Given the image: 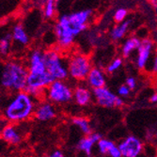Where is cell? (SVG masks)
Here are the masks:
<instances>
[{
    "label": "cell",
    "mask_w": 157,
    "mask_h": 157,
    "mask_svg": "<svg viewBox=\"0 0 157 157\" xmlns=\"http://www.w3.org/2000/svg\"><path fill=\"white\" fill-rule=\"evenodd\" d=\"M26 66L28 77L25 90L36 99L44 96L46 89L55 81L45 63V51L34 49L28 55Z\"/></svg>",
    "instance_id": "cell-2"
},
{
    "label": "cell",
    "mask_w": 157,
    "mask_h": 157,
    "mask_svg": "<svg viewBox=\"0 0 157 157\" xmlns=\"http://www.w3.org/2000/svg\"><path fill=\"white\" fill-rule=\"evenodd\" d=\"M155 157H157V155H156V156H155Z\"/></svg>",
    "instance_id": "cell-35"
},
{
    "label": "cell",
    "mask_w": 157,
    "mask_h": 157,
    "mask_svg": "<svg viewBox=\"0 0 157 157\" xmlns=\"http://www.w3.org/2000/svg\"><path fill=\"white\" fill-rule=\"evenodd\" d=\"M155 53L154 41L150 38H144L141 40V44L136 52V67L140 71H146L150 60Z\"/></svg>",
    "instance_id": "cell-11"
},
{
    "label": "cell",
    "mask_w": 157,
    "mask_h": 157,
    "mask_svg": "<svg viewBox=\"0 0 157 157\" xmlns=\"http://www.w3.org/2000/svg\"><path fill=\"white\" fill-rule=\"evenodd\" d=\"M46 157H66V156L61 150H54L50 153H48Z\"/></svg>",
    "instance_id": "cell-28"
},
{
    "label": "cell",
    "mask_w": 157,
    "mask_h": 157,
    "mask_svg": "<svg viewBox=\"0 0 157 157\" xmlns=\"http://www.w3.org/2000/svg\"><path fill=\"white\" fill-rule=\"evenodd\" d=\"M12 41L13 38L11 32H7L5 35L2 36L1 40H0V53L3 56H7L10 52Z\"/></svg>",
    "instance_id": "cell-21"
},
{
    "label": "cell",
    "mask_w": 157,
    "mask_h": 157,
    "mask_svg": "<svg viewBox=\"0 0 157 157\" xmlns=\"http://www.w3.org/2000/svg\"><path fill=\"white\" fill-rule=\"evenodd\" d=\"M69 75L75 81H86L93 68L91 59L84 54H74L67 59Z\"/></svg>",
    "instance_id": "cell-6"
},
{
    "label": "cell",
    "mask_w": 157,
    "mask_h": 157,
    "mask_svg": "<svg viewBox=\"0 0 157 157\" xmlns=\"http://www.w3.org/2000/svg\"><path fill=\"white\" fill-rule=\"evenodd\" d=\"M71 121H72V124L75 128H77L79 132L84 136H89L93 133L91 123L88 118L83 116H75L72 119Z\"/></svg>",
    "instance_id": "cell-19"
},
{
    "label": "cell",
    "mask_w": 157,
    "mask_h": 157,
    "mask_svg": "<svg viewBox=\"0 0 157 157\" xmlns=\"http://www.w3.org/2000/svg\"><path fill=\"white\" fill-rule=\"evenodd\" d=\"M106 72L100 67H93L85 83L93 90L106 87Z\"/></svg>",
    "instance_id": "cell-16"
},
{
    "label": "cell",
    "mask_w": 157,
    "mask_h": 157,
    "mask_svg": "<svg viewBox=\"0 0 157 157\" xmlns=\"http://www.w3.org/2000/svg\"><path fill=\"white\" fill-rule=\"evenodd\" d=\"M25 123L15 124L7 122L1 128V138L4 142L10 145H18L23 141L26 135V129L23 127Z\"/></svg>",
    "instance_id": "cell-10"
},
{
    "label": "cell",
    "mask_w": 157,
    "mask_h": 157,
    "mask_svg": "<svg viewBox=\"0 0 157 157\" xmlns=\"http://www.w3.org/2000/svg\"><path fill=\"white\" fill-rule=\"evenodd\" d=\"M155 19H156V23H157V11H156V14H155Z\"/></svg>",
    "instance_id": "cell-33"
},
{
    "label": "cell",
    "mask_w": 157,
    "mask_h": 157,
    "mask_svg": "<svg viewBox=\"0 0 157 157\" xmlns=\"http://www.w3.org/2000/svg\"><path fill=\"white\" fill-rule=\"evenodd\" d=\"M149 101H150V103L152 104V105H157V92H153V93L150 96Z\"/></svg>",
    "instance_id": "cell-29"
},
{
    "label": "cell",
    "mask_w": 157,
    "mask_h": 157,
    "mask_svg": "<svg viewBox=\"0 0 157 157\" xmlns=\"http://www.w3.org/2000/svg\"><path fill=\"white\" fill-rule=\"evenodd\" d=\"M28 77L26 63L19 59H8L1 68V87L9 94L25 90Z\"/></svg>",
    "instance_id": "cell-4"
},
{
    "label": "cell",
    "mask_w": 157,
    "mask_h": 157,
    "mask_svg": "<svg viewBox=\"0 0 157 157\" xmlns=\"http://www.w3.org/2000/svg\"><path fill=\"white\" fill-rule=\"evenodd\" d=\"M93 157H104V156H101V155H98V154H97V155H95V156H93Z\"/></svg>",
    "instance_id": "cell-32"
},
{
    "label": "cell",
    "mask_w": 157,
    "mask_h": 157,
    "mask_svg": "<svg viewBox=\"0 0 157 157\" xmlns=\"http://www.w3.org/2000/svg\"><path fill=\"white\" fill-rule=\"evenodd\" d=\"M96 151L98 155L104 157H122L119 145L112 139L102 137L99 140L96 146Z\"/></svg>",
    "instance_id": "cell-15"
},
{
    "label": "cell",
    "mask_w": 157,
    "mask_h": 157,
    "mask_svg": "<svg viewBox=\"0 0 157 157\" xmlns=\"http://www.w3.org/2000/svg\"><path fill=\"white\" fill-rule=\"evenodd\" d=\"M56 117V109L54 104L48 100H40L36 106L34 118L40 122H48Z\"/></svg>",
    "instance_id": "cell-13"
},
{
    "label": "cell",
    "mask_w": 157,
    "mask_h": 157,
    "mask_svg": "<svg viewBox=\"0 0 157 157\" xmlns=\"http://www.w3.org/2000/svg\"><path fill=\"white\" fill-rule=\"evenodd\" d=\"M44 97L55 105H63L74 101V88L67 80H55L46 89Z\"/></svg>",
    "instance_id": "cell-5"
},
{
    "label": "cell",
    "mask_w": 157,
    "mask_h": 157,
    "mask_svg": "<svg viewBox=\"0 0 157 157\" xmlns=\"http://www.w3.org/2000/svg\"><path fill=\"white\" fill-rule=\"evenodd\" d=\"M55 0H46L44 4V15L46 19H51L55 15L56 11V4Z\"/></svg>",
    "instance_id": "cell-23"
},
{
    "label": "cell",
    "mask_w": 157,
    "mask_h": 157,
    "mask_svg": "<svg viewBox=\"0 0 157 157\" xmlns=\"http://www.w3.org/2000/svg\"><path fill=\"white\" fill-rule=\"evenodd\" d=\"M45 63L48 72L55 80H67L69 75L68 64L59 52L56 50L45 51Z\"/></svg>",
    "instance_id": "cell-7"
},
{
    "label": "cell",
    "mask_w": 157,
    "mask_h": 157,
    "mask_svg": "<svg viewBox=\"0 0 157 157\" xmlns=\"http://www.w3.org/2000/svg\"><path fill=\"white\" fill-rule=\"evenodd\" d=\"M150 2L151 4V6L155 9H157V0H150Z\"/></svg>",
    "instance_id": "cell-30"
},
{
    "label": "cell",
    "mask_w": 157,
    "mask_h": 157,
    "mask_svg": "<svg viewBox=\"0 0 157 157\" xmlns=\"http://www.w3.org/2000/svg\"><path fill=\"white\" fill-rule=\"evenodd\" d=\"M122 65H123L122 58H121V56H117V58L113 59L109 62V64L106 66L105 72L108 75H113V74H115L116 72H118V71L122 67Z\"/></svg>",
    "instance_id": "cell-22"
},
{
    "label": "cell",
    "mask_w": 157,
    "mask_h": 157,
    "mask_svg": "<svg viewBox=\"0 0 157 157\" xmlns=\"http://www.w3.org/2000/svg\"><path fill=\"white\" fill-rule=\"evenodd\" d=\"M131 20H126L122 23L117 24L110 31V38L114 41H119L122 40L127 34L131 25Z\"/></svg>",
    "instance_id": "cell-20"
},
{
    "label": "cell",
    "mask_w": 157,
    "mask_h": 157,
    "mask_svg": "<svg viewBox=\"0 0 157 157\" xmlns=\"http://www.w3.org/2000/svg\"><path fill=\"white\" fill-rule=\"evenodd\" d=\"M103 136L100 133L93 132L89 136H84L76 143V150L85 157H93L94 149H96L97 143Z\"/></svg>",
    "instance_id": "cell-12"
},
{
    "label": "cell",
    "mask_w": 157,
    "mask_h": 157,
    "mask_svg": "<svg viewBox=\"0 0 157 157\" xmlns=\"http://www.w3.org/2000/svg\"><path fill=\"white\" fill-rule=\"evenodd\" d=\"M93 101V90L86 83H79L74 88V102L81 106H89Z\"/></svg>",
    "instance_id": "cell-14"
},
{
    "label": "cell",
    "mask_w": 157,
    "mask_h": 157,
    "mask_svg": "<svg viewBox=\"0 0 157 157\" xmlns=\"http://www.w3.org/2000/svg\"><path fill=\"white\" fill-rule=\"evenodd\" d=\"M127 10L126 9H123V8H121V9H118L115 13H114V20L117 24H120V23H122L125 21V18L127 16Z\"/></svg>",
    "instance_id": "cell-25"
},
{
    "label": "cell",
    "mask_w": 157,
    "mask_h": 157,
    "mask_svg": "<svg viewBox=\"0 0 157 157\" xmlns=\"http://www.w3.org/2000/svg\"><path fill=\"white\" fill-rule=\"evenodd\" d=\"M38 99L26 90L10 94L2 106V115L9 123H25L34 118Z\"/></svg>",
    "instance_id": "cell-3"
},
{
    "label": "cell",
    "mask_w": 157,
    "mask_h": 157,
    "mask_svg": "<svg viewBox=\"0 0 157 157\" xmlns=\"http://www.w3.org/2000/svg\"><path fill=\"white\" fill-rule=\"evenodd\" d=\"M13 41H15L16 44L22 45V46H26L29 44V37L22 24H16L14 25L11 30Z\"/></svg>",
    "instance_id": "cell-18"
},
{
    "label": "cell",
    "mask_w": 157,
    "mask_h": 157,
    "mask_svg": "<svg viewBox=\"0 0 157 157\" xmlns=\"http://www.w3.org/2000/svg\"><path fill=\"white\" fill-rule=\"evenodd\" d=\"M131 92H132V90H131L129 88H128L125 84L121 85L120 87L118 88V90H117V94H118L121 98H122V99L128 98V97L130 96Z\"/></svg>",
    "instance_id": "cell-26"
},
{
    "label": "cell",
    "mask_w": 157,
    "mask_h": 157,
    "mask_svg": "<svg viewBox=\"0 0 157 157\" xmlns=\"http://www.w3.org/2000/svg\"><path fill=\"white\" fill-rule=\"evenodd\" d=\"M92 10H82L59 18L54 26V33L60 49H68L74 44L75 38L87 29L92 16Z\"/></svg>",
    "instance_id": "cell-1"
},
{
    "label": "cell",
    "mask_w": 157,
    "mask_h": 157,
    "mask_svg": "<svg viewBox=\"0 0 157 157\" xmlns=\"http://www.w3.org/2000/svg\"><path fill=\"white\" fill-rule=\"evenodd\" d=\"M125 85L133 91L137 87V80L135 76H128L125 80Z\"/></svg>",
    "instance_id": "cell-27"
},
{
    "label": "cell",
    "mask_w": 157,
    "mask_h": 157,
    "mask_svg": "<svg viewBox=\"0 0 157 157\" xmlns=\"http://www.w3.org/2000/svg\"><path fill=\"white\" fill-rule=\"evenodd\" d=\"M93 101L105 108H121L124 106V100L107 87L93 90Z\"/></svg>",
    "instance_id": "cell-8"
},
{
    "label": "cell",
    "mask_w": 157,
    "mask_h": 157,
    "mask_svg": "<svg viewBox=\"0 0 157 157\" xmlns=\"http://www.w3.org/2000/svg\"><path fill=\"white\" fill-rule=\"evenodd\" d=\"M146 71L151 75H157V51H155V53L153 54Z\"/></svg>",
    "instance_id": "cell-24"
},
{
    "label": "cell",
    "mask_w": 157,
    "mask_h": 157,
    "mask_svg": "<svg viewBox=\"0 0 157 157\" xmlns=\"http://www.w3.org/2000/svg\"><path fill=\"white\" fill-rule=\"evenodd\" d=\"M141 39L137 36H131L127 38L121 45V55L122 58L127 59L131 56L135 52H137L140 44H141Z\"/></svg>",
    "instance_id": "cell-17"
},
{
    "label": "cell",
    "mask_w": 157,
    "mask_h": 157,
    "mask_svg": "<svg viewBox=\"0 0 157 157\" xmlns=\"http://www.w3.org/2000/svg\"><path fill=\"white\" fill-rule=\"evenodd\" d=\"M55 1H59V0H55Z\"/></svg>",
    "instance_id": "cell-34"
},
{
    "label": "cell",
    "mask_w": 157,
    "mask_h": 157,
    "mask_svg": "<svg viewBox=\"0 0 157 157\" xmlns=\"http://www.w3.org/2000/svg\"><path fill=\"white\" fill-rule=\"evenodd\" d=\"M122 157H141L145 151V143L136 136H126L119 142Z\"/></svg>",
    "instance_id": "cell-9"
},
{
    "label": "cell",
    "mask_w": 157,
    "mask_h": 157,
    "mask_svg": "<svg viewBox=\"0 0 157 157\" xmlns=\"http://www.w3.org/2000/svg\"><path fill=\"white\" fill-rule=\"evenodd\" d=\"M153 138L155 139L156 143H157V129H156V131H155V133H154V135H153Z\"/></svg>",
    "instance_id": "cell-31"
}]
</instances>
